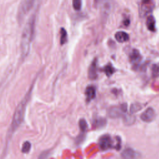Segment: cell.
<instances>
[{
	"label": "cell",
	"instance_id": "cell-1",
	"mask_svg": "<svg viewBox=\"0 0 159 159\" xmlns=\"http://www.w3.org/2000/svg\"><path fill=\"white\" fill-rule=\"evenodd\" d=\"M34 84L33 85H32L29 90V92L26 93L24 98L22 100V101L19 103L18 104L13 117V121L11 123V124L10 126V128L8 131V139L7 140H10L11 137H12L14 132L17 130V129L19 127V126L21 124L24 120V117L25 116V112L27 106V103L29 101L31 97V93L33 90L34 88Z\"/></svg>",
	"mask_w": 159,
	"mask_h": 159
},
{
	"label": "cell",
	"instance_id": "cell-2",
	"mask_svg": "<svg viewBox=\"0 0 159 159\" xmlns=\"http://www.w3.org/2000/svg\"><path fill=\"white\" fill-rule=\"evenodd\" d=\"M35 21L36 14L34 13L31 16L24 28L21 44V54L23 58L26 57L29 54L31 44L32 43L34 34Z\"/></svg>",
	"mask_w": 159,
	"mask_h": 159
},
{
	"label": "cell",
	"instance_id": "cell-3",
	"mask_svg": "<svg viewBox=\"0 0 159 159\" xmlns=\"http://www.w3.org/2000/svg\"><path fill=\"white\" fill-rule=\"evenodd\" d=\"M35 0H22L19 10V19H22L31 10Z\"/></svg>",
	"mask_w": 159,
	"mask_h": 159
},
{
	"label": "cell",
	"instance_id": "cell-4",
	"mask_svg": "<svg viewBox=\"0 0 159 159\" xmlns=\"http://www.w3.org/2000/svg\"><path fill=\"white\" fill-rule=\"evenodd\" d=\"M154 6L153 0H142L140 7V14L141 16H146L150 13Z\"/></svg>",
	"mask_w": 159,
	"mask_h": 159
},
{
	"label": "cell",
	"instance_id": "cell-5",
	"mask_svg": "<svg viewBox=\"0 0 159 159\" xmlns=\"http://www.w3.org/2000/svg\"><path fill=\"white\" fill-rule=\"evenodd\" d=\"M112 140L110 136L108 134L103 135L100 138L99 145L101 150H106L111 149L112 147Z\"/></svg>",
	"mask_w": 159,
	"mask_h": 159
},
{
	"label": "cell",
	"instance_id": "cell-6",
	"mask_svg": "<svg viewBox=\"0 0 159 159\" xmlns=\"http://www.w3.org/2000/svg\"><path fill=\"white\" fill-rule=\"evenodd\" d=\"M125 112L122 108L121 106H112L108 110V116L111 118H119L123 117L125 115Z\"/></svg>",
	"mask_w": 159,
	"mask_h": 159
},
{
	"label": "cell",
	"instance_id": "cell-7",
	"mask_svg": "<svg viewBox=\"0 0 159 159\" xmlns=\"http://www.w3.org/2000/svg\"><path fill=\"white\" fill-rule=\"evenodd\" d=\"M155 111L152 108H147L141 115V120L145 123H150L153 121L155 118Z\"/></svg>",
	"mask_w": 159,
	"mask_h": 159
},
{
	"label": "cell",
	"instance_id": "cell-8",
	"mask_svg": "<svg viewBox=\"0 0 159 159\" xmlns=\"http://www.w3.org/2000/svg\"><path fill=\"white\" fill-rule=\"evenodd\" d=\"M89 78L92 80H95L97 78V60L95 59L92 63L88 70Z\"/></svg>",
	"mask_w": 159,
	"mask_h": 159
},
{
	"label": "cell",
	"instance_id": "cell-9",
	"mask_svg": "<svg viewBox=\"0 0 159 159\" xmlns=\"http://www.w3.org/2000/svg\"><path fill=\"white\" fill-rule=\"evenodd\" d=\"M115 39L117 42L123 43L129 41V36L128 33L124 31H119L116 33Z\"/></svg>",
	"mask_w": 159,
	"mask_h": 159
},
{
	"label": "cell",
	"instance_id": "cell-10",
	"mask_svg": "<svg viewBox=\"0 0 159 159\" xmlns=\"http://www.w3.org/2000/svg\"><path fill=\"white\" fill-rule=\"evenodd\" d=\"M85 95L87 102H90L96 96V89L93 86H88L85 90Z\"/></svg>",
	"mask_w": 159,
	"mask_h": 159
},
{
	"label": "cell",
	"instance_id": "cell-11",
	"mask_svg": "<svg viewBox=\"0 0 159 159\" xmlns=\"http://www.w3.org/2000/svg\"><path fill=\"white\" fill-rule=\"evenodd\" d=\"M130 61L133 64H136L139 63L141 60V55L140 52L137 49H133L132 52L129 55Z\"/></svg>",
	"mask_w": 159,
	"mask_h": 159
},
{
	"label": "cell",
	"instance_id": "cell-12",
	"mask_svg": "<svg viewBox=\"0 0 159 159\" xmlns=\"http://www.w3.org/2000/svg\"><path fill=\"white\" fill-rule=\"evenodd\" d=\"M121 156L124 158H134L137 156V153L132 149L128 148L125 149L121 153Z\"/></svg>",
	"mask_w": 159,
	"mask_h": 159
},
{
	"label": "cell",
	"instance_id": "cell-13",
	"mask_svg": "<svg viewBox=\"0 0 159 159\" xmlns=\"http://www.w3.org/2000/svg\"><path fill=\"white\" fill-rule=\"evenodd\" d=\"M146 24H147V28L150 31H155V20L152 16H150L147 18Z\"/></svg>",
	"mask_w": 159,
	"mask_h": 159
},
{
	"label": "cell",
	"instance_id": "cell-14",
	"mask_svg": "<svg viewBox=\"0 0 159 159\" xmlns=\"http://www.w3.org/2000/svg\"><path fill=\"white\" fill-rule=\"evenodd\" d=\"M67 32L64 28H61L60 30V44L64 45L67 42Z\"/></svg>",
	"mask_w": 159,
	"mask_h": 159
},
{
	"label": "cell",
	"instance_id": "cell-15",
	"mask_svg": "<svg viewBox=\"0 0 159 159\" xmlns=\"http://www.w3.org/2000/svg\"><path fill=\"white\" fill-rule=\"evenodd\" d=\"M103 71L108 76H110L114 73L115 69L111 64H108L104 67Z\"/></svg>",
	"mask_w": 159,
	"mask_h": 159
},
{
	"label": "cell",
	"instance_id": "cell-16",
	"mask_svg": "<svg viewBox=\"0 0 159 159\" xmlns=\"http://www.w3.org/2000/svg\"><path fill=\"white\" fill-rule=\"evenodd\" d=\"M72 5L75 10L80 11L82 8V0H72Z\"/></svg>",
	"mask_w": 159,
	"mask_h": 159
},
{
	"label": "cell",
	"instance_id": "cell-17",
	"mask_svg": "<svg viewBox=\"0 0 159 159\" xmlns=\"http://www.w3.org/2000/svg\"><path fill=\"white\" fill-rule=\"evenodd\" d=\"M106 123V121L105 120V119L103 118H98L96 119L95 121L94 124L96 128H101L103 127Z\"/></svg>",
	"mask_w": 159,
	"mask_h": 159
},
{
	"label": "cell",
	"instance_id": "cell-18",
	"mask_svg": "<svg viewBox=\"0 0 159 159\" xmlns=\"http://www.w3.org/2000/svg\"><path fill=\"white\" fill-rule=\"evenodd\" d=\"M79 126L83 132H85L87 131L88 128V124L85 121V119H80V121H79Z\"/></svg>",
	"mask_w": 159,
	"mask_h": 159
},
{
	"label": "cell",
	"instance_id": "cell-19",
	"mask_svg": "<svg viewBox=\"0 0 159 159\" xmlns=\"http://www.w3.org/2000/svg\"><path fill=\"white\" fill-rule=\"evenodd\" d=\"M31 148V144L29 141H26L22 145V152L23 153H27L30 151Z\"/></svg>",
	"mask_w": 159,
	"mask_h": 159
},
{
	"label": "cell",
	"instance_id": "cell-20",
	"mask_svg": "<svg viewBox=\"0 0 159 159\" xmlns=\"http://www.w3.org/2000/svg\"><path fill=\"white\" fill-rule=\"evenodd\" d=\"M123 117H124V121L125 124L130 125V124L134 123V122L135 121V118L131 116H125L124 115L123 116Z\"/></svg>",
	"mask_w": 159,
	"mask_h": 159
},
{
	"label": "cell",
	"instance_id": "cell-21",
	"mask_svg": "<svg viewBox=\"0 0 159 159\" xmlns=\"http://www.w3.org/2000/svg\"><path fill=\"white\" fill-rule=\"evenodd\" d=\"M142 109V106L139 104H137V103H135V104H132L131 106V113L132 114V113H134V112H136L137 111H139V110H141Z\"/></svg>",
	"mask_w": 159,
	"mask_h": 159
},
{
	"label": "cell",
	"instance_id": "cell-22",
	"mask_svg": "<svg viewBox=\"0 0 159 159\" xmlns=\"http://www.w3.org/2000/svg\"><path fill=\"white\" fill-rule=\"evenodd\" d=\"M159 73V66L157 65H154L152 67V74L154 76H157Z\"/></svg>",
	"mask_w": 159,
	"mask_h": 159
},
{
	"label": "cell",
	"instance_id": "cell-23",
	"mask_svg": "<svg viewBox=\"0 0 159 159\" xmlns=\"http://www.w3.org/2000/svg\"><path fill=\"white\" fill-rule=\"evenodd\" d=\"M95 3L98 5H105L109 4V0H95Z\"/></svg>",
	"mask_w": 159,
	"mask_h": 159
},
{
	"label": "cell",
	"instance_id": "cell-24",
	"mask_svg": "<svg viewBox=\"0 0 159 159\" xmlns=\"http://www.w3.org/2000/svg\"><path fill=\"white\" fill-rule=\"evenodd\" d=\"M129 24V21L128 19L126 20V21L124 22V24H125L126 26H128Z\"/></svg>",
	"mask_w": 159,
	"mask_h": 159
}]
</instances>
